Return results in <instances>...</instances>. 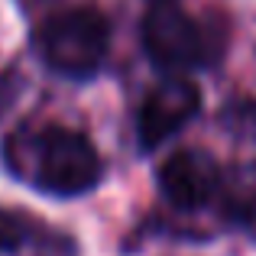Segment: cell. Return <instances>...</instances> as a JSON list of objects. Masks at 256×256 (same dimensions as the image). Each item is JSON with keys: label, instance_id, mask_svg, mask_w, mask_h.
I'll list each match as a JSON object with an SVG mask.
<instances>
[{"label": "cell", "instance_id": "7a4b0ae2", "mask_svg": "<svg viewBox=\"0 0 256 256\" xmlns=\"http://www.w3.org/2000/svg\"><path fill=\"white\" fill-rule=\"evenodd\" d=\"M100 178V156L91 140L65 126H49L36 143V182L52 194H82Z\"/></svg>", "mask_w": 256, "mask_h": 256}, {"label": "cell", "instance_id": "9c48e42d", "mask_svg": "<svg viewBox=\"0 0 256 256\" xmlns=\"http://www.w3.org/2000/svg\"><path fill=\"white\" fill-rule=\"evenodd\" d=\"M156 4H166V0H156Z\"/></svg>", "mask_w": 256, "mask_h": 256}, {"label": "cell", "instance_id": "52a82bcc", "mask_svg": "<svg viewBox=\"0 0 256 256\" xmlns=\"http://www.w3.org/2000/svg\"><path fill=\"white\" fill-rule=\"evenodd\" d=\"M224 126L240 140H256V100H237L224 110Z\"/></svg>", "mask_w": 256, "mask_h": 256}, {"label": "cell", "instance_id": "ba28073f", "mask_svg": "<svg viewBox=\"0 0 256 256\" xmlns=\"http://www.w3.org/2000/svg\"><path fill=\"white\" fill-rule=\"evenodd\" d=\"M26 240V220L13 211H0V253L16 250Z\"/></svg>", "mask_w": 256, "mask_h": 256}, {"label": "cell", "instance_id": "8992f818", "mask_svg": "<svg viewBox=\"0 0 256 256\" xmlns=\"http://www.w3.org/2000/svg\"><path fill=\"white\" fill-rule=\"evenodd\" d=\"M218 201H220L224 218H230V220H256V159L220 172Z\"/></svg>", "mask_w": 256, "mask_h": 256}, {"label": "cell", "instance_id": "277c9868", "mask_svg": "<svg viewBox=\"0 0 256 256\" xmlns=\"http://www.w3.org/2000/svg\"><path fill=\"white\" fill-rule=\"evenodd\" d=\"M201 110V91L188 78H166L146 94L143 107H140V146L143 150H156L166 140H172L185 124H192L194 114Z\"/></svg>", "mask_w": 256, "mask_h": 256}, {"label": "cell", "instance_id": "3957f363", "mask_svg": "<svg viewBox=\"0 0 256 256\" xmlns=\"http://www.w3.org/2000/svg\"><path fill=\"white\" fill-rule=\"evenodd\" d=\"M143 49L162 72H188L208 58V32L172 0L150 6L143 16Z\"/></svg>", "mask_w": 256, "mask_h": 256}, {"label": "cell", "instance_id": "5b68a950", "mask_svg": "<svg viewBox=\"0 0 256 256\" xmlns=\"http://www.w3.org/2000/svg\"><path fill=\"white\" fill-rule=\"evenodd\" d=\"M220 166L204 150H178L159 169V188L178 211H198L218 198Z\"/></svg>", "mask_w": 256, "mask_h": 256}, {"label": "cell", "instance_id": "6da1fadb", "mask_svg": "<svg viewBox=\"0 0 256 256\" xmlns=\"http://www.w3.org/2000/svg\"><path fill=\"white\" fill-rule=\"evenodd\" d=\"M107 49H110V26L98 10L88 6L56 13L39 30V52L46 65L68 78L94 75L104 65Z\"/></svg>", "mask_w": 256, "mask_h": 256}]
</instances>
